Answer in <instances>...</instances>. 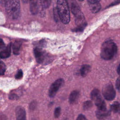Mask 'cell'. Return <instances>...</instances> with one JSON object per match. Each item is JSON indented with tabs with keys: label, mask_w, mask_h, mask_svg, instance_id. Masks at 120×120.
Returning <instances> with one entry per match:
<instances>
[{
	"label": "cell",
	"mask_w": 120,
	"mask_h": 120,
	"mask_svg": "<svg viewBox=\"0 0 120 120\" xmlns=\"http://www.w3.org/2000/svg\"><path fill=\"white\" fill-rule=\"evenodd\" d=\"M41 6L44 8H48L50 6L52 0H39Z\"/></svg>",
	"instance_id": "ac0fdd59"
},
{
	"label": "cell",
	"mask_w": 120,
	"mask_h": 120,
	"mask_svg": "<svg viewBox=\"0 0 120 120\" xmlns=\"http://www.w3.org/2000/svg\"><path fill=\"white\" fill-rule=\"evenodd\" d=\"M34 53L36 60L38 63L44 64L49 61V56L45 51L38 47L34 49Z\"/></svg>",
	"instance_id": "8992f818"
},
{
	"label": "cell",
	"mask_w": 120,
	"mask_h": 120,
	"mask_svg": "<svg viewBox=\"0 0 120 120\" xmlns=\"http://www.w3.org/2000/svg\"><path fill=\"white\" fill-rule=\"evenodd\" d=\"M115 86L117 89L120 91V76L118 77L116 81Z\"/></svg>",
	"instance_id": "603a6c76"
},
{
	"label": "cell",
	"mask_w": 120,
	"mask_h": 120,
	"mask_svg": "<svg viewBox=\"0 0 120 120\" xmlns=\"http://www.w3.org/2000/svg\"><path fill=\"white\" fill-rule=\"evenodd\" d=\"M11 44L9 43L7 46L0 52V58L2 59H6L8 58L11 52Z\"/></svg>",
	"instance_id": "9c48e42d"
},
{
	"label": "cell",
	"mask_w": 120,
	"mask_h": 120,
	"mask_svg": "<svg viewBox=\"0 0 120 120\" xmlns=\"http://www.w3.org/2000/svg\"><path fill=\"white\" fill-rule=\"evenodd\" d=\"M5 8L8 17L12 20L17 19L21 12L20 0H4Z\"/></svg>",
	"instance_id": "6da1fadb"
},
{
	"label": "cell",
	"mask_w": 120,
	"mask_h": 120,
	"mask_svg": "<svg viewBox=\"0 0 120 120\" xmlns=\"http://www.w3.org/2000/svg\"><path fill=\"white\" fill-rule=\"evenodd\" d=\"M102 94L104 98L107 100H112L115 98L116 92L111 83L104 86L102 89Z\"/></svg>",
	"instance_id": "5b68a950"
},
{
	"label": "cell",
	"mask_w": 120,
	"mask_h": 120,
	"mask_svg": "<svg viewBox=\"0 0 120 120\" xmlns=\"http://www.w3.org/2000/svg\"><path fill=\"white\" fill-rule=\"evenodd\" d=\"M60 112H61V108L60 107H56L55 110H54V116L55 118H58L60 114Z\"/></svg>",
	"instance_id": "44dd1931"
},
{
	"label": "cell",
	"mask_w": 120,
	"mask_h": 120,
	"mask_svg": "<svg viewBox=\"0 0 120 120\" xmlns=\"http://www.w3.org/2000/svg\"><path fill=\"white\" fill-rule=\"evenodd\" d=\"M117 52V46L116 44L112 40H107L102 44L100 56L103 59L108 60L115 56Z\"/></svg>",
	"instance_id": "7a4b0ae2"
},
{
	"label": "cell",
	"mask_w": 120,
	"mask_h": 120,
	"mask_svg": "<svg viewBox=\"0 0 120 120\" xmlns=\"http://www.w3.org/2000/svg\"><path fill=\"white\" fill-rule=\"evenodd\" d=\"M23 73L21 69H19L17 72L16 74L15 75V78L16 79H20L22 77Z\"/></svg>",
	"instance_id": "7402d4cb"
},
{
	"label": "cell",
	"mask_w": 120,
	"mask_h": 120,
	"mask_svg": "<svg viewBox=\"0 0 120 120\" xmlns=\"http://www.w3.org/2000/svg\"><path fill=\"white\" fill-rule=\"evenodd\" d=\"M110 114V112L106 110H97L96 112V114L98 119H103L107 117Z\"/></svg>",
	"instance_id": "5bb4252c"
},
{
	"label": "cell",
	"mask_w": 120,
	"mask_h": 120,
	"mask_svg": "<svg viewBox=\"0 0 120 120\" xmlns=\"http://www.w3.org/2000/svg\"><path fill=\"white\" fill-rule=\"evenodd\" d=\"M30 9L33 15H36L38 12V5L37 0H30Z\"/></svg>",
	"instance_id": "30bf717a"
},
{
	"label": "cell",
	"mask_w": 120,
	"mask_h": 120,
	"mask_svg": "<svg viewBox=\"0 0 120 120\" xmlns=\"http://www.w3.org/2000/svg\"><path fill=\"white\" fill-rule=\"evenodd\" d=\"M100 0H88V2L90 3H95V2H99Z\"/></svg>",
	"instance_id": "4dcf8cb0"
},
{
	"label": "cell",
	"mask_w": 120,
	"mask_h": 120,
	"mask_svg": "<svg viewBox=\"0 0 120 120\" xmlns=\"http://www.w3.org/2000/svg\"><path fill=\"white\" fill-rule=\"evenodd\" d=\"M6 70V66L5 64L0 60V75H3Z\"/></svg>",
	"instance_id": "ffe728a7"
},
{
	"label": "cell",
	"mask_w": 120,
	"mask_h": 120,
	"mask_svg": "<svg viewBox=\"0 0 120 120\" xmlns=\"http://www.w3.org/2000/svg\"><path fill=\"white\" fill-rule=\"evenodd\" d=\"M60 19L64 24H68L70 21V11L66 0H58L56 7Z\"/></svg>",
	"instance_id": "3957f363"
},
{
	"label": "cell",
	"mask_w": 120,
	"mask_h": 120,
	"mask_svg": "<svg viewBox=\"0 0 120 120\" xmlns=\"http://www.w3.org/2000/svg\"><path fill=\"white\" fill-rule=\"evenodd\" d=\"M36 105V103H35L34 101H33V102H31L30 103V108L31 109H34L35 108Z\"/></svg>",
	"instance_id": "f1b7e54d"
},
{
	"label": "cell",
	"mask_w": 120,
	"mask_h": 120,
	"mask_svg": "<svg viewBox=\"0 0 120 120\" xmlns=\"http://www.w3.org/2000/svg\"><path fill=\"white\" fill-rule=\"evenodd\" d=\"M91 69V67L87 64L83 65L80 68V74L82 76L85 77Z\"/></svg>",
	"instance_id": "9a60e30c"
},
{
	"label": "cell",
	"mask_w": 120,
	"mask_h": 120,
	"mask_svg": "<svg viewBox=\"0 0 120 120\" xmlns=\"http://www.w3.org/2000/svg\"><path fill=\"white\" fill-rule=\"evenodd\" d=\"M0 120H7V119L4 114L0 113Z\"/></svg>",
	"instance_id": "f546056e"
},
{
	"label": "cell",
	"mask_w": 120,
	"mask_h": 120,
	"mask_svg": "<svg viewBox=\"0 0 120 120\" xmlns=\"http://www.w3.org/2000/svg\"><path fill=\"white\" fill-rule=\"evenodd\" d=\"M64 83V81L62 78H59L55 81L49 88L48 91L49 96L50 98H53Z\"/></svg>",
	"instance_id": "52a82bcc"
},
{
	"label": "cell",
	"mask_w": 120,
	"mask_h": 120,
	"mask_svg": "<svg viewBox=\"0 0 120 120\" xmlns=\"http://www.w3.org/2000/svg\"><path fill=\"white\" fill-rule=\"evenodd\" d=\"M89 6L90 10L93 13H96L98 12L101 8V6L99 2H95L92 3H89Z\"/></svg>",
	"instance_id": "4fadbf2b"
},
{
	"label": "cell",
	"mask_w": 120,
	"mask_h": 120,
	"mask_svg": "<svg viewBox=\"0 0 120 120\" xmlns=\"http://www.w3.org/2000/svg\"><path fill=\"white\" fill-rule=\"evenodd\" d=\"M120 0H115V1L113 2L109 6V7L114 6V5H116L118 4H120Z\"/></svg>",
	"instance_id": "83f0119b"
},
{
	"label": "cell",
	"mask_w": 120,
	"mask_h": 120,
	"mask_svg": "<svg viewBox=\"0 0 120 120\" xmlns=\"http://www.w3.org/2000/svg\"><path fill=\"white\" fill-rule=\"evenodd\" d=\"M92 106V103L91 101L87 100L85 101L83 104V109L85 110H87L90 109Z\"/></svg>",
	"instance_id": "d6986e66"
},
{
	"label": "cell",
	"mask_w": 120,
	"mask_h": 120,
	"mask_svg": "<svg viewBox=\"0 0 120 120\" xmlns=\"http://www.w3.org/2000/svg\"><path fill=\"white\" fill-rule=\"evenodd\" d=\"M117 71L118 74L120 75V64L119 65V66H118V68H117Z\"/></svg>",
	"instance_id": "1f68e13d"
},
{
	"label": "cell",
	"mask_w": 120,
	"mask_h": 120,
	"mask_svg": "<svg viewBox=\"0 0 120 120\" xmlns=\"http://www.w3.org/2000/svg\"><path fill=\"white\" fill-rule=\"evenodd\" d=\"M22 42L20 41H15L13 44L12 46L13 52L14 54L18 55L20 53V49L22 45Z\"/></svg>",
	"instance_id": "7c38bea8"
},
{
	"label": "cell",
	"mask_w": 120,
	"mask_h": 120,
	"mask_svg": "<svg viewBox=\"0 0 120 120\" xmlns=\"http://www.w3.org/2000/svg\"><path fill=\"white\" fill-rule=\"evenodd\" d=\"M5 47V43L3 40L0 38V49L3 48Z\"/></svg>",
	"instance_id": "4316f807"
},
{
	"label": "cell",
	"mask_w": 120,
	"mask_h": 120,
	"mask_svg": "<svg viewBox=\"0 0 120 120\" xmlns=\"http://www.w3.org/2000/svg\"><path fill=\"white\" fill-rule=\"evenodd\" d=\"M80 0V1H83V0Z\"/></svg>",
	"instance_id": "836d02e7"
},
{
	"label": "cell",
	"mask_w": 120,
	"mask_h": 120,
	"mask_svg": "<svg viewBox=\"0 0 120 120\" xmlns=\"http://www.w3.org/2000/svg\"><path fill=\"white\" fill-rule=\"evenodd\" d=\"M110 108L112 111L115 113H117L120 112V103L115 101L113 102L110 106Z\"/></svg>",
	"instance_id": "2e32d148"
},
{
	"label": "cell",
	"mask_w": 120,
	"mask_h": 120,
	"mask_svg": "<svg viewBox=\"0 0 120 120\" xmlns=\"http://www.w3.org/2000/svg\"></svg>",
	"instance_id": "e575fe53"
},
{
	"label": "cell",
	"mask_w": 120,
	"mask_h": 120,
	"mask_svg": "<svg viewBox=\"0 0 120 120\" xmlns=\"http://www.w3.org/2000/svg\"><path fill=\"white\" fill-rule=\"evenodd\" d=\"M23 0V1L24 3L27 2H28V0Z\"/></svg>",
	"instance_id": "d6a6232c"
},
{
	"label": "cell",
	"mask_w": 120,
	"mask_h": 120,
	"mask_svg": "<svg viewBox=\"0 0 120 120\" xmlns=\"http://www.w3.org/2000/svg\"><path fill=\"white\" fill-rule=\"evenodd\" d=\"M90 97L98 110H106V105L105 102L102 98L100 91L98 89H94L92 90Z\"/></svg>",
	"instance_id": "277c9868"
},
{
	"label": "cell",
	"mask_w": 120,
	"mask_h": 120,
	"mask_svg": "<svg viewBox=\"0 0 120 120\" xmlns=\"http://www.w3.org/2000/svg\"><path fill=\"white\" fill-rule=\"evenodd\" d=\"M76 120H88L84 115H83L82 114H80L78 116L76 119Z\"/></svg>",
	"instance_id": "d4e9b609"
},
{
	"label": "cell",
	"mask_w": 120,
	"mask_h": 120,
	"mask_svg": "<svg viewBox=\"0 0 120 120\" xmlns=\"http://www.w3.org/2000/svg\"><path fill=\"white\" fill-rule=\"evenodd\" d=\"M71 9L73 14L75 15L80 13L81 11L78 5L75 3H73L71 5Z\"/></svg>",
	"instance_id": "e0dca14e"
},
{
	"label": "cell",
	"mask_w": 120,
	"mask_h": 120,
	"mask_svg": "<svg viewBox=\"0 0 120 120\" xmlns=\"http://www.w3.org/2000/svg\"><path fill=\"white\" fill-rule=\"evenodd\" d=\"M18 98L17 95L15 94H11L9 96V98L10 99H16Z\"/></svg>",
	"instance_id": "484cf974"
},
{
	"label": "cell",
	"mask_w": 120,
	"mask_h": 120,
	"mask_svg": "<svg viewBox=\"0 0 120 120\" xmlns=\"http://www.w3.org/2000/svg\"><path fill=\"white\" fill-rule=\"evenodd\" d=\"M79 92L78 90H73L70 93L69 97V102L71 104L75 103L78 99Z\"/></svg>",
	"instance_id": "8fae6325"
},
{
	"label": "cell",
	"mask_w": 120,
	"mask_h": 120,
	"mask_svg": "<svg viewBox=\"0 0 120 120\" xmlns=\"http://www.w3.org/2000/svg\"><path fill=\"white\" fill-rule=\"evenodd\" d=\"M15 112L16 120H26V112L23 107L17 106L15 109Z\"/></svg>",
	"instance_id": "ba28073f"
},
{
	"label": "cell",
	"mask_w": 120,
	"mask_h": 120,
	"mask_svg": "<svg viewBox=\"0 0 120 120\" xmlns=\"http://www.w3.org/2000/svg\"><path fill=\"white\" fill-rule=\"evenodd\" d=\"M54 19L56 21H57L59 18V15H58V12H57V8H55L54 9Z\"/></svg>",
	"instance_id": "cb8c5ba5"
}]
</instances>
